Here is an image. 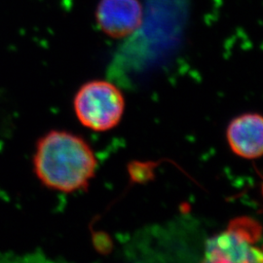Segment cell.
<instances>
[{"instance_id": "obj_4", "label": "cell", "mask_w": 263, "mask_h": 263, "mask_svg": "<svg viewBox=\"0 0 263 263\" xmlns=\"http://www.w3.org/2000/svg\"><path fill=\"white\" fill-rule=\"evenodd\" d=\"M254 243L234 229L227 227L224 232L208 241L205 261L208 262H263V247Z\"/></svg>"}, {"instance_id": "obj_1", "label": "cell", "mask_w": 263, "mask_h": 263, "mask_svg": "<svg viewBox=\"0 0 263 263\" xmlns=\"http://www.w3.org/2000/svg\"><path fill=\"white\" fill-rule=\"evenodd\" d=\"M98 160L83 138L67 131H50L36 144L33 168L46 187L71 193L87 187Z\"/></svg>"}, {"instance_id": "obj_3", "label": "cell", "mask_w": 263, "mask_h": 263, "mask_svg": "<svg viewBox=\"0 0 263 263\" xmlns=\"http://www.w3.org/2000/svg\"><path fill=\"white\" fill-rule=\"evenodd\" d=\"M142 20L140 0H100L96 10L98 27L111 38L130 36L141 28Z\"/></svg>"}, {"instance_id": "obj_6", "label": "cell", "mask_w": 263, "mask_h": 263, "mask_svg": "<svg viewBox=\"0 0 263 263\" xmlns=\"http://www.w3.org/2000/svg\"><path fill=\"white\" fill-rule=\"evenodd\" d=\"M262 195H263V184H262Z\"/></svg>"}, {"instance_id": "obj_5", "label": "cell", "mask_w": 263, "mask_h": 263, "mask_svg": "<svg viewBox=\"0 0 263 263\" xmlns=\"http://www.w3.org/2000/svg\"><path fill=\"white\" fill-rule=\"evenodd\" d=\"M226 139L231 151L245 159L263 156V116L245 113L229 123Z\"/></svg>"}, {"instance_id": "obj_2", "label": "cell", "mask_w": 263, "mask_h": 263, "mask_svg": "<svg viewBox=\"0 0 263 263\" xmlns=\"http://www.w3.org/2000/svg\"><path fill=\"white\" fill-rule=\"evenodd\" d=\"M73 107L79 122L95 132L109 131L122 119L125 99L115 85L105 80H93L77 91Z\"/></svg>"}]
</instances>
